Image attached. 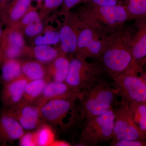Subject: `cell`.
<instances>
[{
    "label": "cell",
    "instance_id": "ac0fdd59",
    "mask_svg": "<svg viewBox=\"0 0 146 146\" xmlns=\"http://www.w3.org/2000/svg\"><path fill=\"white\" fill-rule=\"evenodd\" d=\"M23 76L21 59H0V78L2 85L16 80Z\"/></svg>",
    "mask_w": 146,
    "mask_h": 146
},
{
    "label": "cell",
    "instance_id": "7c38bea8",
    "mask_svg": "<svg viewBox=\"0 0 146 146\" xmlns=\"http://www.w3.org/2000/svg\"><path fill=\"white\" fill-rule=\"evenodd\" d=\"M26 131L6 109L0 111V145H11L21 138Z\"/></svg>",
    "mask_w": 146,
    "mask_h": 146
},
{
    "label": "cell",
    "instance_id": "d6986e66",
    "mask_svg": "<svg viewBox=\"0 0 146 146\" xmlns=\"http://www.w3.org/2000/svg\"><path fill=\"white\" fill-rule=\"evenodd\" d=\"M33 0H15L9 8L5 17L4 26L6 27L12 26L32 7Z\"/></svg>",
    "mask_w": 146,
    "mask_h": 146
},
{
    "label": "cell",
    "instance_id": "9c48e42d",
    "mask_svg": "<svg viewBox=\"0 0 146 146\" xmlns=\"http://www.w3.org/2000/svg\"><path fill=\"white\" fill-rule=\"evenodd\" d=\"M81 97L50 100L40 107L41 115L45 122L62 129L67 128L64 120L70 114L72 115L78 101Z\"/></svg>",
    "mask_w": 146,
    "mask_h": 146
},
{
    "label": "cell",
    "instance_id": "277c9868",
    "mask_svg": "<svg viewBox=\"0 0 146 146\" xmlns=\"http://www.w3.org/2000/svg\"><path fill=\"white\" fill-rule=\"evenodd\" d=\"M115 114L113 107L99 116L82 122L79 143L83 146H97L114 138Z\"/></svg>",
    "mask_w": 146,
    "mask_h": 146
},
{
    "label": "cell",
    "instance_id": "8fae6325",
    "mask_svg": "<svg viewBox=\"0 0 146 146\" xmlns=\"http://www.w3.org/2000/svg\"><path fill=\"white\" fill-rule=\"evenodd\" d=\"M6 109L27 131L35 130L45 122L41 115L40 108L36 105L18 104Z\"/></svg>",
    "mask_w": 146,
    "mask_h": 146
},
{
    "label": "cell",
    "instance_id": "d6a6232c",
    "mask_svg": "<svg viewBox=\"0 0 146 146\" xmlns=\"http://www.w3.org/2000/svg\"><path fill=\"white\" fill-rule=\"evenodd\" d=\"M111 146H146V141L142 140H117L112 141Z\"/></svg>",
    "mask_w": 146,
    "mask_h": 146
},
{
    "label": "cell",
    "instance_id": "603a6c76",
    "mask_svg": "<svg viewBox=\"0 0 146 146\" xmlns=\"http://www.w3.org/2000/svg\"><path fill=\"white\" fill-rule=\"evenodd\" d=\"M36 146H52L55 135L48 124L45 122L34 130Z\"/></svg>",
    "mask_w": 146,
    "mask_h": 146
},
{
    "label": "cell",
    "instance_id": "9a60e30c",
    "mask_svg": "<svg viewBox=\"0 0 146 146\" xmlns=\"http://www.w3.org/2000/svg\"><path fill=\"white\" fill-rule=\"evenodd\" d=\"M138 31L131 39L133 61L130 66L139 69L138 63L146 56V18L136 20Z\"/></svg>",
    "mask_w": 146,
    "mask_h": 146
},
{
    "label": "cell",
    "instance_id": "44dd1931",
    "mask_svg": "<svg viewBox=\"0 0 146 146\" xmlns=\"http://www.w3.org/2000/svg\"><path fill=\"white\" fill-rule=\"evenodd\" d=\"M26 45L22 31L13 27L3 30L0 50L7 48H23Z\"/></svg>",
    "mask_w": 146,
    "mask_h": 146
},
{
    "label": "cell",
    "instance_id": "3957f363",
    "mask_svg": "<svg viewBox=\"0 0 146 146\" xmlns=\"http://www.w3.org/2000/svg\"><path fill=\"white\" fill-rule=\"evenodd\" d=\"M82 21L108 35L123 27L129 21L125 6L80 7L76 11Z\"/></svg>",
    "mask_w": 146,
    "mask_h": 146
},
{
    "label": "cell",
    "instance_id": "52a82bcc",
    "mask_svg": "<svg viewBox=\"0 0 146 146\" xmlns=\"http://www.w3.org/2000/svg\"><path fill=\"white\" fill-rule=\"evenodd\" d=\"M108 36L83 22L73 55L82 60L97 59L101 54Z\"/></svg>",
    "mask_w": 146,
    "mask_h": 146
},
{
    "label": "cell",
    "instance_id": "cb8c5ba5",
    "mask_svg": "<svg viewBox=\"0 0 146 146\" xmlns=\"http://www.w3.org/2000/svg\"><path fill=\"white\" fill-rule=\"evenodd\" d=\"M33 45H56L59 44L60 41L59 30L52 27H45L44 30L34 38Z\"/></svg>",
    "mask_w": 146,
    "mask_h": 146
},
{
    "label": "cell",
    "instance_id": "30bf717a",
    "mask_svg": "<svg viewBox=\"0 0 146 146\" xmlns=\"http://www.w3.org/2000/svg\"><path fill=\"white\" fill-rule=\"evenodd\" d=\"M63 16L59 29L60 41L58 48L61 54L74 55L83 22L76 11H71Z\"/></svg>",
    "mask_w": 146,
    "mask_h": 146
},
{
    "label": "cell",
    "instance_id": "7a4b0ae2",
    "mask_svg": "<svg viewBox=\"0 0 146 146\" xmlns=\"http://www.w3.org/2000/svg\"><path fill=\"white\" fill-rule=\"evenodd\" d=\"M117 89L106 80L100 78L78 100L74 112V120L83 122L99 116L113 107Z\"/></svg>",
    "mask_w": 146,
    "mask_h": 146
},
{
    "label": "cell",
    "instance_id": "d590c367",
    "mask_svg": "<svg viewBox=\"0 0 146 146\" xmlns=\"http://www.w3.org/2000/svg\"><path fill=\"white\" fill-rule=\"evenodd\" d=\"M146 65V56L145 57L143 58L142 60H141L140 62L138 63V68L141 70H143V67Z\"/></svg>",
    "mask_w": 146,
    "mask_h": 146
},
{
    "label": "cell",
    "instance_id": "6da1fadb",
    "mask_svg": "<svg viewBox=\"0 0 146 146\" xmlns=\"http://www.w3.org/2000/svg\"><path fill=\"white\" fill-rule=\"evenodd\" d=\"M132 30L125 26L107 37L101 54L97 62L104 74L112 80L130 67L133 61Z\"/></svg>",
    "mask_w": 146,
    "mask_h": 146
},
{
    "label": "cell",
    "instance_id": "ab89813d",
    "mask_svg": "<svg viewBox=\"0 0 146 146\" xmlns=\"http://www.w3.org/2000/svg\"><path fill=\"white\" fill-rule=\"evenodd\" d=\"M1 84V78H0V84Z\"/></svg>",
    "mask_w": 146,
    "mask_h": 146
},
{
    "label": "cell",
    "instance_id": "4dcf8cb0",
    "mask_svg": "<svg viewBox=\"0 0 146 146\" xmlns=\"http://www.w3.org/2000/svg\"><path fill=\"white\" fill-rule=\"evenodd\" d=\"M19 145L21 146H36L34 130L25 131L19 139Z\"/></svg>",
    "mask_w": 146,
    "mask_h": 146
},
{
    "label": "cell",
    "instance_id": "ba28073f",
    "mask_svg": "<svg viewBox=\"0 0 146 146\" xmlns=\"http://www.w3.org/2000/svg\"><path fill=\"white\" fill-rule=\"evenodd\" d=\"M114 138L117 140L146 141V136L134 121L127 102L121 99L114 108Z\"/></svg>",
    "mask_w": 146,
    "mask_h": 146
},
{
    "label": "cell",
    "instance_id": "8992f818",
    "mask_svg": "<svg viewBox=\"0 0 146 146\" xmlns=\"http://www.w3.org/2000/svg\"><path fill=\"white\" fill-rule=\"evenodd\" d=\"M138 73L129 67L113 80L118 95L128 103L146 102V82Z\"/></svg>",
    "mask_w": 146,
    "mask_h": 146
},
{
    "label": "cell",
    "instance_id": "836d02e7",
    "mask_svg": "<svg viewBox=\"0 0 146 146\" xmlns=\"http://www.w3.org/2000/svg\"><path fill=\"white\" fill-rule=\"evenodd\" d=\"M15 0H0V25L4 26L5 17L7 11Z\"/></svg>",
    "mask_w": 146,
    "mask_h": 146
},
{
    "label": "cell",
    "instance_id": "74e56055",
    "mask_svg": "<svg viewBox=\"0 0 146 146\" xmlns=\"http://www.w3.org/2000/svg\"><path fill=\"white\" fill-rule=\"evenodd\" d=\"M3 31V30L2 29V27L0 25V44L1 42L2 38Z\"/></svg>",
    "mask_w": 146,
    "mask_h": 146
},
{
    "label": "cell",
    "instance_id": "4fadbf2b",
    "mask_svg": "<svg viewBox=\"0 0 146 146\" xmlns=\"http://www.w3.org/2000/svg\"><path fill=\"white\" fill-rule=\"evenodd\" d=\"M29 81L23 75L3 85L0 96L3 108L9 109L21 101L25 88Z\"/></svg>",
    "mask_w": 146,
    "mask_h": 146
},
{
    "label": "cell",
    "instance_id": "e0dca14e",
    "mask_svg": "<svg viewBox=\"0 0 146 146\" xmlns=\"http://www.w3.org/2000/svg\"><path fill=\"white\" fill-rule=\"evenodd\" d=\"M68 55L60 54L46 65L48 77L51 81L65 82L70 70V60Z\"/></svg>",
    "mask_w": 146,
    "mask_h": 146
},
{
    "label": "cell",
    "instance_id": "f546056e",
    "mask_svg": "<svg viewBox=\"0 0 146 146\" xmlns=\"http://www.w3.org/2000/svg\"><path fill=\"white\" fill-rule=\"evenodd\" d=\"M45 27L43 21L36 22L26 27L23 30V33L24 36L34 38L43 31Z\"/></svg>",
    "mask_w": 146,
    "mask_h": 146
},
{
    "label": "cell",
    "instance_id": "5b68a950",
    "mask_svg": "<svg viewBox=\"0 0 146 146\" xmlns=\"http://www.w3.org/2000/svg\"><path fill=\"white\" fill-rule=\"evenodd\" d=\"M70 56V66L65 82L75 93L82 95L104 72L97 62L89 63L73 55Z\"/></svg>",
    "mask_w": 146,
    "mask_h": 146
},
{
    "label": "cell",
    "instance_id": "7402d4cb",
    "mask_svg": "<svg viewBox=\"0 0 146 146\" xmlns=\"http://www.w3.org/2000/svg\"><path fill=\"white\" fill-rule=\"evenodd\" d=\"M21 64L23 74L30 81L49 78L46 65L37 60L21 59Z\"/></svg>",
    "mask_w": 146,
    "mask_h": 146
},
{
    "label": "cell",
    "instance_id": "f35d334b",
    "mask_svg": "<svg viewBox=\"0 0 146 146\" xmlns=\"http://www.w3.org/2000/svg\"><path fill=\"white\" fill-rule=\"evenodd\" d=\"M141 76L143 77L144 80H145V81L146 82V72L145 73V74H142V75H141Z\"/></svg>",
    "mask_w": 146,
    "mask_h": 146
},
{
    "label": "cell",
    "instance_id": "5bb4252c",
    "mask_svg": "<svg viewBox=\"0 0 146 146\" xmlns=\"http://www.w3.org/2000/svg\"><path fill=\"white\" fill-rule=\"evenodd\" d=\"M82 96L75 93L65 82L50 81L45 86L41 96L35 104L40 108L50 100Z\"/></svg>",
    "mask_w": 146,
    "mask_h": 146
},
{
    "label": "cell",
    "instance_id": "d4e9b609",
    "mask_svg": "<svg viewBox=\"0 0 146 146\" xmlns=\"http://www.w3.org/2000/svg\"><path fill=\"white\" fill-rule=\"evenodd\" d=\"M134 121L146 136V102L129 103Z\"/></svg>",
    "mask_w": 146,
    "mask_h": 146
},
{
    "label": "cell",
    "instance_id": "ffe728a7",
    "mask_svg": "<svg viewBox=\"0 0 146 146\" xmlns=\"http://www.w3.org/2000/svg\"><path fill=\"white\" fill-rule=\"evenodd\" d=\"M50 81V79L46 78L29 81L25 88L22 100L18 104H35L41 96L45 86Z\"/></svg>",
    "mask_w": 146,
    "mask_h": 146
},
{
    "label": "cell",
    "instance_id": "e575fe53",
    "mask_svg": "<svg viewBox=\"0 0 146 146\" xmlns=\"http://www.w3.org/2000/svg\"><path fill=\"white\" fill-rule=\"evenodd\" d=\"M70 144L65 141H56L55 140L54 141L52 146H70Z\"/></svg>",
    "mask_w": 146,
    "mask_h": 146
},
{
    "label": "cell",
    "instance_id": "83f0119b",
    "mask_svg": "<svg viewBox=\"0 0 146 146\" xmlns=\"http://www.w3.org/2000/svg\"><path fill=\"white\" fill-rule=\"evenodd\" d=\"M64 0H43L39 13L42 21L46 19L51 13L60 7Z\"/></svg>",
    "mask_w": 146,
    "mask_h": 146
},
{
    "label": "cell",
    "instance_id": "f1b7e54d",
    "mask_svg": "<svg viewBox=\"0 0 146 146\" xmlns=\"http://www.w3.org/2000/svg\"><path fill=\"white\" fill-rule=\"evenodd\" d=\"M128 0H84V6L88 7L125 6Z\"/></svg>",
    "mask_w": 146,
    "mask_h": 146
},
{
    "label": "cell",
    "instance_id": "4316f807",
    "mask_svg": "<svg viewBox=\"0 0 146 146\" xmlns=\"http://www.w3.org/2000/svg\"><path fill=\"white\" fill-rule=\"evenodd\" d=\"M37 10L36 7L33 6L20 21L11 27L20 29L23 32L24 29L29 25L42 21Z\"/></svg>",
    "mask_w": 146,
    "mask_h": 146
},
{
    "label": "cell",
    "instance_id": "484cf974",
    "mask_svg": "<svg viewBox=\"0 0 146 146\" xmlns=\"http://www.w3.org/2000/svg\"><path fill=\"white\" fill-rule=\"evenodd\" d=\"M125 7L129 21L146 18V0H128Z\"/></svg>",
    "mask_w": 146,
    "mask_h": 146
},
{
    "label": "cell",
    "instance_id": "8d00e7d4",
    "mask_svg": "<svg viewBox=\"0 0 146 146\" xmlns=\"http://www.w3.org/2000/svg\"><path fill=\"white\" fill-rule=\"evenodd\" d=\"M33 1H36L37 3L36 7L38 10L41 8V6H42V3H43V0H33Z\"/></svg>",
    "mask_w": 146,
    "mask_h": 146
},
{
    "label": "cell",
    "instance_id": "2e32d148",
    "mask_svg": "<svg viewBox=\"0 0 146 146\" xmlns=\"http://www.w3.org/2000/svg\"><path fill=\"white\" fill-rule=\"evenodd\" d=\"M60 54L58 48L49 45H26L25 57L34 59L45 65L49 64Z\"/></svg>",
    "mask_w": 146,
    "mask_h": 146
},
{
    "label": "cell",
    "instance_id": "1f68e13d",
    "mask_svg": "<svg viewBox=\"0 0 146 146\" xmlns=\"http://www.w3.org/2000/svg\"><path fill=\"white\" fill-rule=\"evenodd\" d=\"M84 0H64L58 11V16H63L66 13L71 11V9L76 6L82 2Z\"/></svg>",
    "mask_w": 146,
    "mask_h": 146
}]
</instances>
